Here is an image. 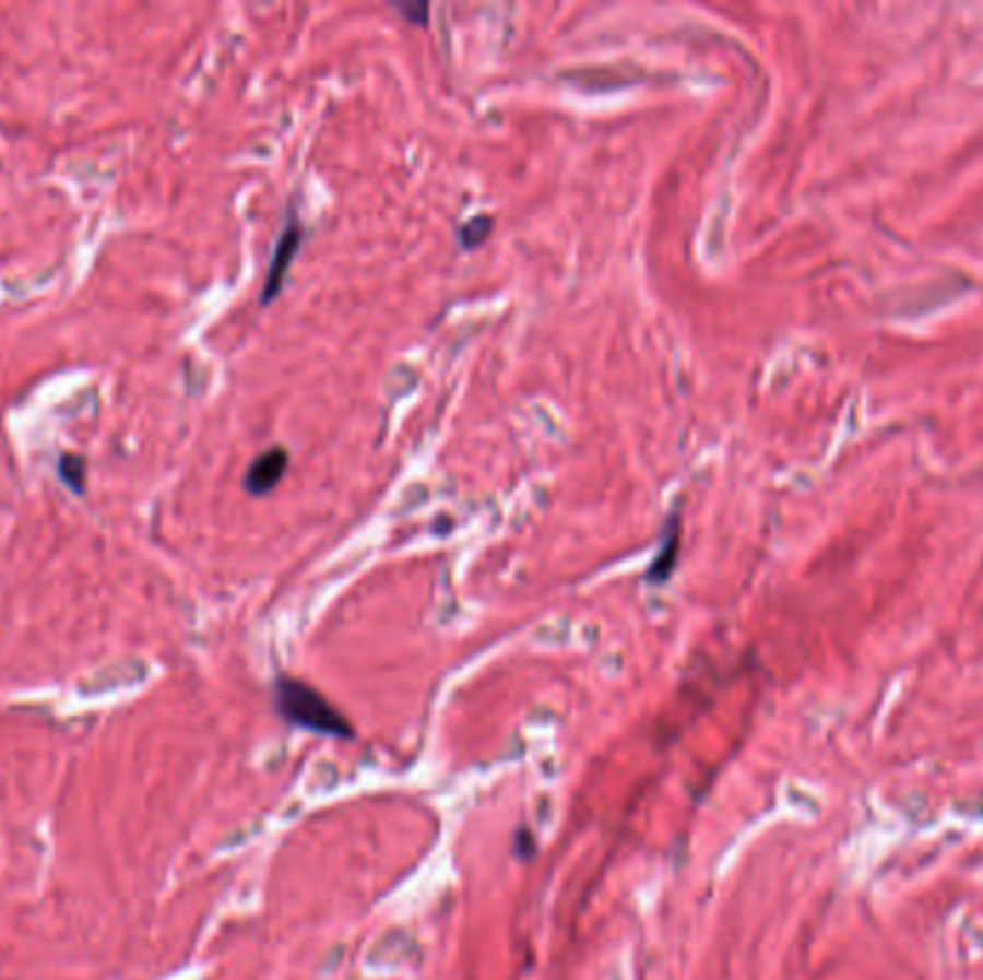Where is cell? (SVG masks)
Returning <instances> with one entry per match:
<instances>
[{
    "label": "cell",
    "instance_id": "cell-3",
    "mask_svg": "<svg viewBox=\"0 0 983 980\" xmlns=\"http://www.w3.org/2000/svg\"><path fill=\"white\" fill-rule=\"evenodd\" d=\"M679 550H682V509H673V512L667 515V521H664L662 535H659L653 564L648 567L650 583L671 581V576L676 572V564H679Z\"/></svg>",
    "mask_w": 983,
    "mask_h": 980
},
{
    "label": "cell",
    "instance_id": "cell-5",
    "mask_svg": "<svg viewBox=\"0 0 983 980\" xmlns=\"http://www.w3.org/2000/svg\"><path fill=\"white\" fill-rule=\"evenodd\" d=\"M58 477H61V483L67 489L75 492V495H84L86 460L79 458V454H61V458H58Z\"/></svg>",
    "mask_w": 983,
    "mask_h": 980
},
{
    "label": "cell",
    "instance_id": "cell-1",
    "mask_svg": "<svg viewBox=\"0 0 983 980\" xmlns=\"http://www.w3.org/2000/svg\"><path fill=\"white\" fill-rule=\"evenodd\" d=\"M273 701L285 722L297 724L311 733L336 736V740H352L354 728L345 719L343 710H336L317 687L305 685L299 678L282 676L273 685Z\"/></svg>",
    "mask_w": 983,
    "mask_h": 980
},
{
    "label": "cell",
    "instance_id": "cell-7",
    "mask_svg": "<svg viewBox=\"0 0 983 980\" xmlns=\"http://www.w3.org/2000/svg\"><path fill=\"white\" fill-rule=\"evenodd\" d=\"M394 9H398L403 17H408V24L414 26L429 24V7H426V3H398Z\"/></svg>",
    "mask_w": 983,
    "mask_h": 980
},
{
    "label": "cell",
    "instance_id": "cell-4",
    "mask_svg": "<svg viewBox=\"0 0 983 980\" xmlns=\"http://www.w3.org/2000/svg\"><path fill=\"white\" fill-rule=\"evenodd\" d=\"M285 472H288V449L271 446V449L262 451V454L250 463L248 472H245V492L262 498V495H268V492H273L280 486Z\"/></svg>",
    "mask_w": 983,
    "mask_h": 980
},
{
    "label": "cell",
    "instance_id": "cell-2",
    "mask_svg": "<svg viewBox=\"0 0 983 980\" xmlns=\"http://www.w3.org/2000/svg\"><path fill=\"white\" fill-rule=\"evenodd\" d=\"M305 239V231L299 225L297 213H291L285 227H282L280 239L273 245V253H271V265H268L265 273V285H262V294H259V303L262 305H271L280 291L285 288V280H288V271L294 265V259H297V250Z\"/></svg>",
    "mask_w": 983,
    "mask_h": 980
},
{
    "label": "cell",
    "instance_id": "cell-6",
    "mask_svg": "<svg viewBox=\"0 0 983 980\" xmlns=\"http://www.w3.org/2000/svg\"><path fill=\"white\" fill-rule=\"evenodd\" d=\"M492 225H495V222H492V216H486V213H481V216L463 222L461 231H458V241H461V248L463 250L481 248V245H484V241L492 236Z\"/></svg>",
    "mask_w": 983,
    "mask_h": 980
}]
</instances>
